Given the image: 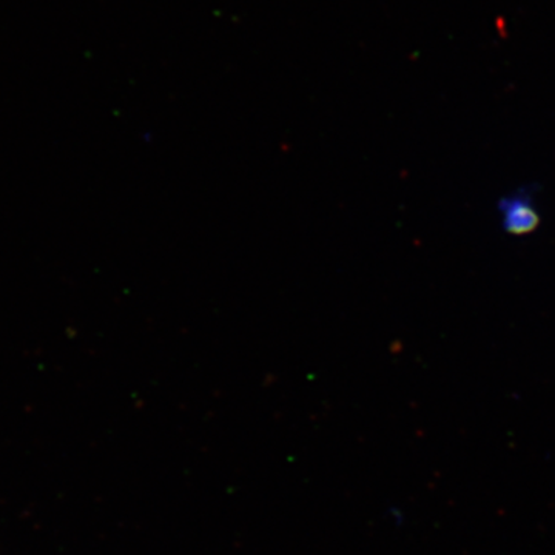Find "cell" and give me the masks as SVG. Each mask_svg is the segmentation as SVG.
Returning a JSON list of instances; mask_svg holds the SVG:
<instances>
[{
	"mask_svg": "<svg viewBox=\"0 0 555 555\" xmlns=\"http://www.w3.org/2000/svg\"><path fill=\"white\" fill-rule=\"evenodd\" d=\"M500 211H502L506 232L511 235H526L539 228V211L532 206V201L528 196L517 195L503 199Z\"/></svg>",
	"mask_w": 555,
	"mask_h": 555,
	"instance_id": "6da1fadb",
	"label": "cell"
}]
</instances>
